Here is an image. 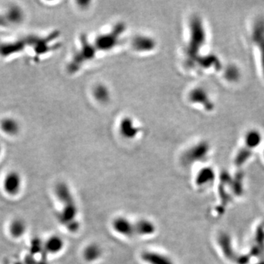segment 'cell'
Returning a JSON list of instances; mask_svg holds the SVG:
<instances>
[{"instance_id":"obj_2","label":"cell","mask_w":264,"mask_h":264,"mask_svg":"<svg viewBox=\"0 0 264 264\" xmlns=\"http://www.w3.org/2000/svg\"><path fill=\"white\" fill-rule=\"evenodd\" d=\"M1 14L8 28L22 25L26 18V14L23 8L15 4L8 5Z\"/></svg>"},{"instance_id":"obj_11","label":"cell","mask_w":264,"mask_h":264,"mask_svg":"<svg viewBox=\"0 0 264 264\" xmlns=\"http://www.w3.org/2000/svg\"><path fill=\"white\" fill-rule=\"evenodd\" d=\"M215 173L212 168L205 167L201 169L196 176L195 184L198 187L211 185L215 180Z\"/></svg>"},{"instance_id":"obj_5","label":"cell","mask_w":264,"mask_h":264,"mask_svg":"<svg viewBox=\"0 0 264 264\" xmlns=\"http://www.w3.org/2000/svg\"><path fill=\"white\" fill-rule=\"evenodd\" d=\"M21 131V123L16 117L5 116L0 119V132L9 137L18 136Z\"/></svg>"},{"instance_id":"obj_8","label":"cell","mask_w":264,"mask_h":264,"mask_svg":"<svg viewBox=\"0 0 264 264\" xmlns=\"http://www.w3.org/2000/svg\"><path fill=\"white\" fill-rule=\"evenodd\" d=\"M134 222L136 236H150L157 232V225L148 219H140Z\"/></svg>"},{"instance_id":"obj_7","label":"cell","mask_w":264,"mask_h":264,"mask_svg":"<svg viewBox=\"0 0 264 264\" xmlns=\"http://www.w3.org/2000/svg\"><path fill=\"white\" fill-rule=\"evenodd\" d=\"M208 154V146L206 144H200L194 146L187 152L184 157L186 164H191L205 160Z\"/></svg>"},{"instance_id":"obj_16","label":"cell","mask_w":264,"mask_h":264,"mask_svg":"<svg viewBox=\"0 0 264 264\" xmlns=\"http://www.w3.org/2000/svg\"><path fill=\"white\" fill-rule=\"evenodd\" d=\"M2 145L0 144V157L2 155Z\"/></svg>"},{"instance_id":"obj_15","label":"cell","mask_w":264,"mask_h":264,"mask_svg":"<svg viewBox=\"0 0 264 264\" xmlns=\"http://www.w3.org/2000/svg\"><path fill=\"white\" fill-rule=\"evenodd\" d=\"M251 153L248 150H241L235 157V162L237 166L243 165L250 157Z\"/></svg>"},{"instance_id":"obj_12","label":"cell","mask_w":264,"mask_h":264,"mask_svg":"<svg viewBox=\"0 0 264 264\" xmlns=\"http://www.w3.org/2000/svg\"><path fill=\"white\" fill-rule=\"evenodd\" d=\"M27 224L25 220L21 218L14 219L9 225L10 234L14 238H19L25 235L27 231Z\"/></svg>"},{"instance_id":"obj_14","label":"cell","mask_w":264,"mask_h":264,"mask_svg":"<svg viewBox=\"0 0 264 264\" xmlns=\"http://www.w3.org/2000/svg\"><path fill=\"white\" fill-rule=\"evenodd\" d=\"M246 147L254 148L259 146L261 143V136L257 132H252L246 136Z\"/></svg>"},{"instance_id":"obj_17","label":"cell","mask_w":264,"mask_h":264,"mask_svg":"<svg viewBox=\"0 0 264 264\" xmlns=\"http://www.w3.org/2000/svg\"><path fill=\"white\" fill-rule=\"evenodd\" d=\"M41 264H48V263H44V262H43V263H41Z\"/></svg>"},{"instance_id":"obj_6","label":"cell","mask_w":264,"mask_h":264,"mask_svg":"<svg viewBox=\"0 0 264 264\" xmlns=\"http://www.w3.org/2000/svg\"><path fill=\"white\" fill-rule=\"evenodd\" d=\"M140 258L146 264H176L169 255L154 250L144 251L142 252Z\"/></svg>"},{"instance_id":"obj_10","label":"cell","mask_w":264,"mask_h":264,"mask_svg":"<svg viewBox=\"0 0 264 264\" xmlns=\"http://www.w3.org/2000/svg\"><path fill=\"white\" fill-rule=\"evenodd\" d=\"M103 255L102 247L96 243L89 244L82 252L84 260L88 263H95L100 260Z\"/></svg>"},{"instance_id":"obj_1","label":"cell","mask_w":264,"mask_h":264,"mask_svg":"<svg viewBox=\"0 0 264 264\" xmlns=\"http://www.w3.org/2000/svg\"><path fill=\"white\" fill-rule=\"evenodd\" d=\"M55 193L58 201L62 204V208L57 215L58 221L69 232H77L80 228L78 220L79 208L70 187L65 183H58Z\"/></svg>"},{"instance_id":"obj_3","label":"cell","mask_w":264,"mask_h":264,"mask_svg":"<svg viewBox=\"0 0 264 264\" xmlns=\"http://www.w3.org/2000/svg\"><path fill=\"white\" fill-rule=\"evenodd\" d=\"M113 231L125 238H133L136 236L134 222L126 217H117L113 220L112 223Z\"/></svg>"},{"instance_id":"obj_9","label":"cell","mask_w":264,"mask_h":264,"mask_svg":"<svg viewBox=\"0 0 264 264\" xmlns=\"http://www.w3.org/2000/svg\"><path fill=\"white\" fill-rule=\"evenodd\" d=\"M65 248V241L59 235H53L49 237L44 245V250L46 253L56 255Z\"/></svg>"},{"instance_id":"obj_4","label":"cell","mask_w":264,"mask_h":264,"mask_svg":"<svg viewBox=\"0 0 264 264\" xmlns=\"http://www.w3.org/2000/svg\"><path fill=\"white\" fill-rule=\"evenodd\" d=\"M3 190L7 194L15 196L19 194L22 187V178L20 173L17 171L9 172L3 179Z\"/></svg>"},{"instance_id":"obj_13","label":"cell","mask_w":264,"mask_h":264,"mask_svg":"<svg viewBox=\"0 0 264 264\" xmlns=\"http://www.w3.org/2000/svg\"><path fill=\"white\" fill-rule=\"evenodd\" d=\"M218 240L220 248L222 249L225 256L227 258H231L234 255V249H233L232 241H231L229 235L225 234H220Z\"/></svg>"}]
</instances>
